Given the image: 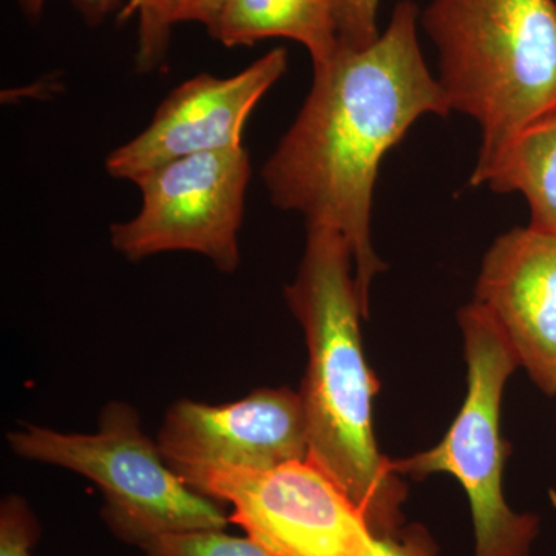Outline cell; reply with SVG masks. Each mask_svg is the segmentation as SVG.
<instances>
[{"mask_svg": "<svg viewBox=\"0 0 556 556\" xmlns=\"http://www.w3.org/2000/svg\"><path fill=\"white\" fill-rule=\"evenodd\" d=\"M419 22L415 3L401 0L375 42L364 49L339 42L314 65L305 104L262 167L274 206L346 240L367 313L372 278L386 268L371 241L380 163L417 119L452 112L424 60Z\"/></svg>", "mask_w": 556, "mask_h": 556, "instance_id": "cell-1", "label": "cell"}, {"mask_svg": "<svg viewBox=\"0 0 556 556\" xmlns=\"http://www.w3.org/2000/svg\"><path fill=\"white\" fill-rule=\"evenodd\" d=\"M285 298L305 331L309 361L302 397L311 463L325 471L364 514L376 536L394 535L405 486L393 460L380 455L372 431L378 379L362 350L368 316L353 255L336 230L308 228L305 252Z\"/></svg>", "mask_w": 556, "mask_h": 556, "instance_id": "cell-2", "label": "cell"}, {"mask_svg": "<svg viewBox=\"0 0 556 556\" xmlns=\"http://www.w3.org/2000/svg\"><path fill=\"white\" fill-rule=\"evenodd\" d=\"M420 25L450 108L481 129L477 188L525 131L556 115V0H431Z\"/></svg>", "mask_w": 556, "mask_h": 556, "instance_id": "cell-3", "label": "cell"}, {"mask_svg": "<svg viewBox=\"0 0 556 556\" xmlns=\"http://www.w3.org/2000/svg\"><path fill=\"white\" fill-rule=\"evenodd\" d=\"M24 459L51 464L90 479L101 490L102 518L124 543L146 551L159 538L190 530L225 529L222 503L200 495L175 473L138 413L110 402L93 434L25 426L7 437Z\"/></svg>", "mask_w": 556, "mask_h": 556, "instance_id": "cell-4", "label": "cell"}, {"mask_svg": "<svg viewBox=\"0 0 556 556\" xmlns=\"http://www.w3.org/2000/svg\"><path fill=\"white\" fill-rule=\"evenodd\" d=\"M459 325L467 361L463 408L437 447L393 460V470L415 478L448 473L460 482L473 515L475 556H530L540 521L511 510L503 489L507 444L500 433L501 401L518 358L477 302L460 309Z\"/></svg>", "mask_w": 556, "mask_h": 556, "instance_id": "cell-5", "label": "cell"}, {"mask_svg": "<svg viewBox=\"0 0 556 556\" xmlns=\"http://www.w3.org/2000/svg\"><path fill=\"white\" fill-rule=\"evenodd\" d=\"M251 174L243 146L185 156L142 175L135 181L141 207L134 218L112 225L113 249L130 262L195 252L219 273H236Z\"/></svg>", "mask_w": 556, "mask_h": 556, "instance_id": "cell-6", "label": "cell"}, {"mask_svg": "<svg viewBox=\"0 0 556 556\" xmlns=\"http://www.w3.org/2000/svg\"><path fill=\"white\" fill-rule=\"evenodd\" d=\"M193 490L229 504V521L273 556H375L364 514L309 459L208 471Z\"/></svg>", "mask_w": 556, "mask_h": 556, "instance_id": "cell-7", "label": "cell"}, {"mask_svg": "<svg viewBox=\"0 0 556 556\" xmlns=\"http://www.w3.org/2000/svg\"><path fill=\"white\" fill-rule=\"evenodd\" d=\"M156 444L192 490L208 471L266 470L309 456L302 397L289 388H260L225 405L181 399L167 409Z\"/></svg>", "mask_w": 556, "mask_h": 556, "instance_id": "cell-8", "label": "cell"}, {"mask_svg": "<svg viewBox=\"0 0 556 556\" xmlns=\"http://www.w3.org/2000/svg\"><path fill=\"white\" fill-rule=\"evenodd\" d=\"M287 68V50L276 49L230 78L200 73L179 84L141 134L109 153L105 170L135 182L170 161L243 148L249 116Z\"/></svg>", "mask_w": 556, "mask_h": 556, "instance_id": "cell-9", "label": "cell"}, {"mask_svg": "<svg viewBox=\"0 0 556 556\" xmlns=\"http://www.w3.org/2000/svg\"><path fill=\"white\" fill-rule=\"evenodd\" d=\"M530 378L556 396V236L515 228L492 244L477 299Z\"/></svg>", "mask_w": 556, "mask_h": 556, "instance_id": "cell-10", "label": "cell"}, {"mask_svg": "<svg viewBox=\"0 0 556 556\" xmlns=\"http://www.w3.org/2000/svg\"><path fill=\"white\" fill-rule=\"evenodd\" d=\"M207 31L228 49L292 39L306 47L313 65L324 64L339 47L334 0H226Z\"/></svg>", "mask_w": 556, "mask_h": 556, "instance_id": "cell-11", "label": "cell"}, {"mask_svg": "<svg viewBox=\"0 0 556 556\" xmlns=\"http://www.w3.org/2000/svg\"><path fill=\"white\" fill-rule=\"evenodd\" d=\"M518 192L530 207V228L556 236V115L525 131L496 161L481 186Z\"/></svg>", "mask_w": 556, "mask_h": 556, "instance_id": "cell-12", "label": "cell"}, {"mask_svg": "<svg viewBox=\"0 0 556 556\" xmlns=\"http://www.w3.org/2000/svg\"><path fill=\"white\" fill-rule=\"evenodd\" d=\"M226 0H155L148 22L139 25L137 67L149 73L166 60L174 25L199 22L211 28Z\"/></svg>", "mask_w": 556, "mask_h": 556, "instance_id": "cell-13", "label": "cell"}, {"mask_svg": "<svg viewBox=\"0 0 556 556\" xmlns=\"http://www.w3.org/2000/svg\"><path fill=\"white\" fill-rule=\"evenodd\" d=\"M144 552L146 556H273L251 538L228 535L225 529L169 533Z\"/></svg>", "mask_w": 556, "mask_h": 556, "instance_id": "cell-14", "label": "cell"}, {"mask_svg": "<svg viewBox=\"0 0 556 556\" xmlns=\"http://www.w3.org/2000/svg\"><path fill=\"white\" fill-rule=\"evenodd\" d=\"M40 529L24 497L10 495L0 507V556H33Z\"/></svg>", "mask_w": 556, "mask_h": 556, "instance_id": "cell-15", "label": "cell"}, {"mask_svg": "<svg viewBox=\"0 0 556 556\" xmlns=\"http://www.w3.org/2000/svg\"><path fill=\"white\" fill-rule=\"evenodd\" d=\"M380 0H334L339 42L364 49L379 38Z\"/></svg>", "mask_w": 556, "mask_h": 556, "instance_id": "cell-16", "label": "cell"}, {"mask_svg": "<svg viewBox=\"0 0 556 556\" xmlns=\"http://www.w3.org/2000/svg\"><path fill=\"white\" fill-rule=\"evenodd\" d=\"M17 2H20L22 11L30 20H38L40 13H42L43 5H46V0H17ZM72 2L87 24L98 25L118 7L119 0H72ZM153 2L155 0H130L126 9L121 13V21L138 14L139 25L144 24V22H148L150 14H152Z\"/></svg>", "mask_w": 556, "mask_h": 556, "instance_id": "cell-17", "label": "cell"}, {"mask_svg": "<svg viewBox=\"0 0 556 556\" xmlns=\"http://www.w3.org/2000/svg\"><path fill=\"white\" fill-rule=\"evenodd\" d=\"M375 556H434V546L426 532L412 527L407 532L378 536Z\"/></svg>", "mask_w": 556, "mask_h": 556, "instance_id": "cell-18", "label": "cell"}]
</instances>
